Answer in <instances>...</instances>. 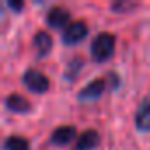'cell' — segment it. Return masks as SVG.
Masks as SVG:
<instances>
[{
  "label": "cell",
  "mask_w": 150,
  "mask_h": 150,
  "mask_svg": "<svg viewBox=\"0 0 150 150\" xmlns=\"http://www.w3.org/2000/svg\"><path fill=\"white\" fill-rule=\"evenodd\" d=\"M4 150H30V143L23 136H9L4 141Z\"/></svg>",
  "instance_id": "8fae6325"
},
{
  "label": "cell",
  "mask_w": 150,
  "mask_h": 150,
  "mask_svg": "<svg viewBox=\"0 0 150 150\" xmlns=\"http://www.w3.org/2000/svg\"><path fill=\"white\" fill-rule=\"evenodd\" d=\"M87 34H88V28H87V23L85 21H72L69 27L64 28L62 41L65 44H76L81 39H85Z\"/></svg>",
  "instance_id": "3957f363"
},
{
  "label": "cell",
  "mask_w": 150,
  "mask_h": 150,
  "mask_svg": "<svg viewBox=\"0 0 150 150\" xmlns=\"http://www.w3.org/2000/svg\"><path fill=\"white\" fill-rule=\"evenodd\" d=\"M106 88V80L103 78H97V80H92L88 85H85L80 92H78V99L85 101V99H97Z\"/></svg>",
  "instance_id": "8992f818"
},
{
  "label": "cell",
  "mask_w": 150,
  "mask_h": 150,
  "mask_svg": "<svg viewBox=\"0 0 150 150\" xmlns=\"http://www.w3.org/2000/svg\"><path fill=\"white\" fill-rule=\"evenodd\" d=\"M136 4H129V2H117V4H113L111 6V9L113 11H124V9H131V7H134Z\"/></svg>",
  "instance_id": "4fadbf2b"
},
{
  "label": "cell",
  "mask_w": 150,
  "mask_h": 150,
  "mask_svg": "<svg viewBox=\"0 0 150 150\" xmlns=\"http://www.w3.org/2000/svg\"><path fill=\"white\" fill-rule=\"evenodd\" d=\"M34 48H35V51H37L39 57H46V55L51 51V48H53V39H51V35H50L46 30L37 32V34L34 35Z\"/></svg>",
  "instance_id": "52a82bcc"
},
{
  "label": "cell",
  "mask_w": 150,
  "mask_h": 150,
  "mask_svg": "<svg viewBox=\"0 0 150 150\" xmlns=\"http://www.w3.org/2000/svg\"><path fill=\"white\" fill-rule=\"evenodd\" d=\"M115 51V35L110 32H101L94 37L90 44V53L96 62H106Z\"/></svg>",
  "instance_id": "6da1fadb"
},
{
  "label": "cell",
  "mask_w": 150,
  "mask_h": 150,
  "mask_svg": "<svg viewBox=\"0 0 150 150\" xmlns=\"http://www.w3.org/2000/svg\"><path fill=\"white\" fill-rule=\"evenodd\" d=\"M6 108L11 110L13 113H27L32 106L28 103V99H25L20 94H11L6 97Z\"/></svg>",
  "instance_id": "ba28073f"
},
{
  "label": "cell",
  "mask_w": 150,
  "mask_h": 150,
  "mask_svg": "<svg viewBox=\"0 0 150 150\" xmlns=\"http://www.w3.org/2000/svg\"><path fill=\"white\" fill-rule=\"evenodd\" d=\"M7 6H9L11 9H14V11H21V9H23V2H14V0H9Z\"/></svg>",
  "instance_id": "5bb4252c"
},
{
  "label": "cell",
  "mask_w": 150,
  "mask_h": 150,
  "mask_svg": "<svg viewBox=\"0 0 150 150\" xmlns=\"http://www.w3.org/2000/svg\"><path fill=\"white\" fill-rule=\"evenodd\" d=\"M69 20H71V13H69L65 7H60V6L51 7V9L48 11V14H46V23H48L50 27H53V28H62V27H65V25L69 23ZM67 27H69V25H67Z\"/></svg>",
  "instance_id": "277c9868"
},
{
  "label": "cell",
  "mask_w": 150,
  "mask_h": 150,
  "mask_svg": "<svg viewBox=\"0 0 150 150\" xmlns=\"http://www.w3.org/2000/svg\"><path fill=\"white\" fill-rule=\"evenodd\" d=\"M21 81H23V85H25L30 92H34V94H42V92H46V90L50 88V80H48V76H46V74H42L41 71H37V69H27V71L23 72Z\"/></svg>",
  "instance_id": "7a4b0ae2"
},
{
  "label": "cell",
  "mask_w": 150,
  "mask_h": 150,
  "mask_svg": "<svg viewBox=\"0 0 150 150\" xmlns=\"http://www.w3.org/2000/svg\"><path fill=\"white\" fill-rule=\"evenodd\" d=\"M74 138H76V127H74V125H60V127H57V129L51 132L50 141H51L53 145L64 146V145L71 143Z\"/></svg>",
  "instance_id": "5b68a950"
},
{
  "label": "cell",
  "mask_w": 150,
  "mask_h": 150,
  "mask_svg": "<svg viewBox=\"0 0 150 150\" xmlns=\"http://www.w3.org/2000/svg\"><path fill=\"white\" fill-rule=\"evenodd\" d=\"M97 145H99V134H97V131L88 129V131H85V132L78 138V141H76V150H94Z\"/></svg>",
  "instance_id": "9c48e42d"
},
{
  "label": "cell",
  "mask_w": 150,
  "mask_h": 150,
  "mask_svg": "<svg viewBox=\"0 0 150 150\" xmlns=\"http://www.w3.org/2000/svg\"><path fill=\"white\" fill-rule=\"evenodd\" d=\"M83 67V60L80 57H74L69 64H67V69H65V78L67 80H74L80 74V69Z\"/></svg>",
  "instance_id": "7c38bea8"
},
{
  "label": "cell",
  "mask_w": 150,
  "mask_h": 150,
  "mask_svg": "<svg viewBox=\"0 0 150 150\" xmlns=\"http://www.w3.org/2000/svg\"><path fill=\"white\" fill-rule=\"evenodd\" d=\"M136 127L139 131H150V101L139 106L136 113Z\"/></svg>",
  "instance_id": "30bf717a"
}]
</instances>
